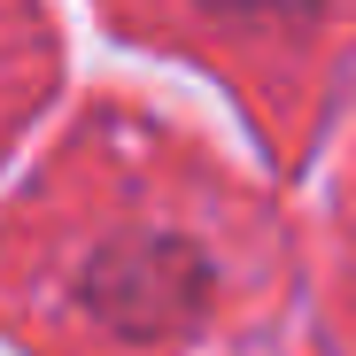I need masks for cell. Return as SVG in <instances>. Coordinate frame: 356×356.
<instances>
[{"mask_svg": "<svg viewBox=\"0 0 356 356\" xmlns=\"http://www.w3.org/2000/svg\"><path fill=\"white\" fill-rule=\"evenodd\" d=\"M209 8H225V16H310L318 0H209Z\"/></svg>", "mask_w": 356, "mask_h": 356, "instance_id": "cell-2", "label": "cell"}, {"mask_svg": "<svg viewBox=\"0 0 356 356\" xmlns=\"http://www.w3.org/2000/svg\"><path fill=\"white\" fill-rule=\"evenodd\" d=\"M202 286H209L202 256L178 248V241L116 248V256H101L93 279H86L93 310H101L108 325H132V333H163V325H178V318L202 302Z\"/></svg>", "mask_w": 356, "mask_h": 356, "instance_id": "cell-1", "label": "cell"}]
</instances>
